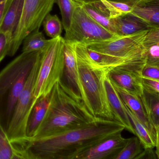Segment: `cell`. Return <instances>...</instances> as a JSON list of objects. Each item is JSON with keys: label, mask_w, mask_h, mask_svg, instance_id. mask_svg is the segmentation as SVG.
<instances>
[{"label": "cell", "mask_w": 159, "mask_h": 159, "mask_svg": "<svg viewBox=\"0 0 159 159\" xmlns=\"http://www.w3.org/2000/svg\"><path fill=\"white\" fill-rule=\"evenodd\" d=\"M124 129L125 127L116 120L98 118L60 134L30 140L23 148L27 159H76L106 138Z\"/></svg>", "instance_id": "6da1fadb"}, {"label": "cell", "mask_w": 159, "mask_h": 159, "mask_svg": "<svg viewBox=\"0 0 159 159\" xmlns=\"http://www.w3.org/2000/svg\"><path fill=\"white\" fill-rule=\"evenodd\" d=\"M97 119L90 112L81 96L61 79L51 91L45 116L30 140L60 134L88 125Z\"/></svg>", "instance_id": "7a4b0ae2"}, {"label": "cell", "mask_w": 159, "mask_h": 159, "mask_svg": "<svg viewBox=\"0 0 159 159\" xmlns=\"http://www.w3.org/2000/svg\"><path fill=\"white\" fill-rule=\"evenodd\" d=\"M42 52L21 53L0 72V124L6 132L18 99Z\"/></svg>", "instance_id": "3957f363"}, {"label": "cell", "mask_w": 159, "mask_h": 159, "mask_svg": "<svg viewBox=\"0 0 159 159\" xmlns=\"http://www.w3.org/2000/svg\"><path fill=\"white\" fill-rule=\"evenodd\" d=\"M76 58L80 94L86 106L95 118L115 120L104 81L109 72L93 67L76 55Z\"/></svg>", "instance_id": "277c9868"}, {"label": "cell", "mask_w": 159, "mask_h": 159, "mask_svg": "<svg viewBox=\"0 0 159 159\" xmlns=\"http://www.w3.org/2000/svg\"><path fill=\"white\" fill-rule=\"evenodd\" d=\"M42 55V53L36 61L18 99L6 131L9 141L14 145L21 148L29 141L26 133L27 123L32 109L36 102L34 97V87Z\"/></svg>", "instance_id": "5b68a950"}, {"label": "cell", "mask_w": 159, "mask_h": 159, "mask_svg": "<svg viewBox=\"0 0 159 159\" xmlns=\"http://www.w3.org/2000/svg\"><path fill=\"white\" fill-rule=\"evenodd\" d=\"M65 39L61 36L51 38L42 53L41 63L34 89L35 101L49 95L55 84L64 75L63 46Z\"/></svg>", "instance_id": "8992f818"}, {"label": "cell", "mask_w": 159, "mask_h": 159, "mask_svg": "<svg viewBox=\"0 0 159 159\" xmlns=\"http://www.w3.org/2000/svg\"><path fill=\"white\" fill-rule=\"evenodd\" d=\"M57 0H24L23 11L17 28L12 36L7 56L16 53L24 38L40 29L44 19L53 9Z\"/></svg>", "instance_id": "52a82bcc"}, {"label": "cell", "mask_w": 159, "mask_h": 159, "mask_svg": "<svg viewBox=\"0 0 159 159\" xmlns=\"http://www.w3.org/2000/svg\"><path fill=\"white\" fill-rule=\"evenodd\" d=\"M119 36L111 32L91 17L80 6L75 12L65 41L85 43L113 39Z\"/></svg>", "instance_id": "ba28073f"}, {"label": "cell", "mask_w": 159, "mask_h": 159, "mask_svg": "<svg viewBox=\"0 0 159 159\" xmlns=\"http://www.w3.org/2000/svg\"><path fill=\"white\" fill-rule=\"evenodd\" d=\"M149 30L126 36H117L109 40L83 44L92 50L122 58L125 63L143 49V42Z\"/></svg>", "instance_id": "9c48e42d"}, {"label": "cell", "mask_w": 159, "mask_h": 159, "mask_svg": "<svg viewBox=\"0 0 159 159\" xmlns=\"http://www.w3.org/2000/svg\"><path fill=\"white\" fill-rule=\"evenodd\" d=\"M121 133L113 134L79 155L76 159H114L128 141Z\"/></svg>", "instance_id": "30bf717a"}, {"label": "cell", "mask_w": 159, "mask_h": 159, "mask_svg": "<svg viewBox=\"0 0 159 159\" xmlns=\"http://www.w3.org/2000/svg\"><path fill=\"white\" fill-rule=\"evenodd\" d=\"M108 72L106 74L104 81L108 102L115 120L120 122L125 127V129L135 135V131L126 111L125 104L110 79Z\"/></svg>", "instance_id": "8fae6325"}, {"label": "cell", "mask_w": 159, "mask_h": 159, "mask_svg": "<svg viewBox=\"0 0 159 159\" xmlns=\"http://www.w3.org/2000/svg\"><path fill=\"white\" fill-rule=\"evenodd\" d=\"M108 75L113 84L124 90L141 97L143 87L140 74L120 67L109 71Z\"/></svg>", "instance_id": "7c38bea8"}, {"label": "cell", "mask_w": 159, "mask_h": 159, "mask_svg": "<svg viewBox=\"0 0 159 159\" xmlns=\"http://www.w3.org/2000/svg\"><path fill=\"white\" fill-rule=\"evenodd\" d=\"M113 85L117 91L124 103L146 128L151 134L156 144L157 143V134L156 131L150 123L141 97L132 94L114 84Z\"/></svg>", "instance_id": "4fadbf2b"}, {"label": "cell", "mask_w": 159, "mask_h": 159, "mask_svg": "<svg viewBox=\"0 0 159 159\" xmlns=\"http://www.w3.org/2000/svg\"><path fill=\"white\" fill-rule=\"evenodd\" d=\"M130 14L145 22L150 28L159 27V0H134Z\"/></svg>", "instance_id": "5bb4252c"}, {"label": "cell", "mask_w": 159, "mask_h": 159, "mask_svg": "<svg viewBox=\"0 0 159 159\" xmlns=\"http://www.w3.org/2000/svg\"><path fill=\"white\" fill-rule=\"evenodd\" d=\"M63 54L64 81L72 90L80 95L78 86L77 60L73 46L70 42L65 40L64 41Z\"/></svg>", "instance_id": "9a60e30c"}, {"label": "cell", "mask_w": 159, "mask_h": 159, "mask_svg": "<svg viewBox=\"0 0 159 159\" xmlns=\"http://www.w3.org/2000/svg\"><path fill=\"white\" fill-rule=\"evenodd\" d=\"M113 19L116 34L126 36L151 28L142 20L131 14L117 17Z\"/></svg>", "instance_id": "2e32d148"}, {"label": "cell", "mask_w": 159, "mask_h": 159, "mask_svg": "<svg viewBox=\"0 0 159 159\" xmlns=\"http://www.w3.org/2000/svg\"><path fill=\"white\" fill-rule=\"evenodd\" d=\"M24 3V0H10L0 24V32L13 36L20 21Z\"/></svg>", "instance_id": "e0dca14e"}, {"label": "cell", "mask_w": 159, "mask_h": 159, "mask_svg": "<svg viewBox=\"0 0 159 159\" xmlns=\"http://www.w3.org/2000/svg\"><path fill=\"white\" fill-rule=\"evenodd\" d=\"M49 97L50 94L40 97L36 101L32 109L26 129L29 141L34 137L45 116L49 104Z\"/></svg>", "instance_id": "ac0fdd59"}, {"label": "cell", "mask_w": 159, "mask_h": 159, "mask_svg": "<svg viewBox=\"0 0 159 159\" xmlns=\"http://www.w3.org/2000/svg\"><path fill=\"white\" fill-rule=\"evenodd\" d=\"M134 0H101L90 3L104 13L110 19L130 14L132 11Z\"/></svg>", "instance_id": "d6986e66"}, {"label": "cell", "mask_w": 159, "mask_h": 159, "mask_svg": "<svg viewBox=\"0 0 159 159\" xmlns=\"http://www.w3.org/2000/svg\"><path fill=\"white\" fill-rule=\"evenodd\" d=\"M141 98L150 123L157 134L159 128V95L143 87Z\"/></svg>", "instance_id": "ffe728a7"}, {"label": "cell", "mask_w": 159, "mask_h": 159, "mask_svg": "<svg viewBox=\"0 0 159 159\" xmlns=\"http://www.w3.org/2000/svg\"><path fill=\"white\" fill-rule=\"evenodd\" d=\"M0 159H27L24 149L14 145L9 141L1 124Z\"/></svg>", "instance_id": "44dd1931"}, {"label": "cell", "mask_w": 159, "mask_h": 159, "mask_svg": "<svg viewBox=\"0 0 159 159\" xmlns=\"http://www.w3.org/2000/svg\"><path fill=\"white\" fill-rule=\"evenodd\" d=\"M51 39H46L43 34L39 29L34 30L28 35L22 42V53L43 52L47 48Z\"/></svg>", "instance_id": "7402d4cb"}, {"label": "cell", "mask_w": 159, "mask_h": 159, "mask_svg": "<svg viewBox=\"0 0 159 159\" xmlns=\"http://www.w3.org/2000/svg\"><path fill=\"white\" fill-rule=\"evenodd\" d=\"M125 105L126 111L134 129L135 135L139 138L144 148H155L156 146V143L149 132L128 106L125 104Z\"/></svg>", "instance_id": "603a6c76"}, {"label": "cell", "mask_w": 159, "mask_h": 159, "mask_svg": "<svg viewBox=\"0 0 159 159\" xmlns=\"http://www.w3.org/2000/svg\"><path fill=\"white\" fill-rule=\"evenodd\" d=\"M81 6L87 12V14L97 23L111 32L116 34L113 19H110L105 13L91 3L85 4Z\"/></svg>", "instance_id": "cb8c5ba5"}, {"label": "cell", "mask_w": 159, "mask_h": 159, "mask_svg": "<svg viewBox=\"0 0 159 159\" xmlns=\"http://www.w3.org/2000/svg\"><path fill=\"white\" fill-rule=\"evenodd\" d=\"M144 148L137 136L128 138L125 146L114 159H137Z\"/></svg>", "instance_id": "d4e9b609"}, {"label": "cell", "mask_w": 159, "mask_h": 159, "mask_svg": "<svg viewBox=\"0 0 159 159\" xmlns=\"http://www.w3.org/2000/svg\"><path fill=\"white\" fill-rule=\"evenodd\" d=\"M62 16V22L65 32L68 31L75 12L77 7L80 6L73 0H57Z\"/></svg>", "instance_id": "484cf974"}, {"label": "cell", "mask_w": 159, "mask_h": 159, "mask_svg": "<svg viewBox=\"0 0 159 159\" xmlns=\"http://www.w3.org/2000/svg\"><path fill=\"white\" fill-rule=\"evenodd\" d=\"M43 24L45 32L48 36L51 38L61 36L63 25L57 15L48 14L44 19Z\"/></svg>", "instance_id": "4316f807"}, {"label": "cell", "mask_w": 159, "mask_h": 159, "mask_svg": "<svg viewBox=\"0 0 159 159\" xmlns=\"http://www.w3.org/2000/svg\"><path fill=\"white\" fill-rule=\"evenodd\" d=\"M146 65L159 68V43L146 48Z\"/></svg>", "instance_id": "83f0119b"}, {"label": "cell", "mask_w": 159, "mask_h": 159, "mask_svg": "<svg viewBox=\"0 0 159 159\" xmlns=\"http://www.w3.org/2000/svg\"><path fill=\"white\" fill-rule=\"evenodd\" d=\"M12 39V35L0 32V63L8 55Z\"/></svg>", "instance_id": "f1b7e54d"}, {"label": "cell", "mask_w": 159, "mask_h": 159, "mask_svg": "<svg viewBox=\"0 0 159 159\" xmlns=\"http://www.w3.org/2000/svg\"><path fill=\"white\" fill-rule=\"evenodd\" d=\"M159 43V27L153 28L148 30L143 44L146 48Z\"/></svg>", "instance_id": "f546056e"}, {"label": "cell", "mask_w": 159, "mask_h": 159, "mask_svg": "<svg viewBox=\"0 0 159 159\" xmlns=\"http://www.w3.org/2000/svg\"><path fill=\"white\" fill-rule=\"evenodd\" d=\"M143 77L159 80V68L146 64L140 72Z\"/></svg>", "instance_id": "4dcf8cb0"}, {"label": "cell", "mask_w": 159, "mask_h": 159, "mask_svg": "<svg viewBox=\"0 0 159 159\" xmlns=\"http://www.w3.org/2000/svg\"><path fill=\"white\" fill-rule=\"evenodd\" d=\"M143 87L159 95V80L141 77Z\"/></svg>", "instance_id": "1f68e13d"}, {"label": "cell", "mask_w": 159, "mask_h": 159, "mask_svg": "<svg viewBox=\"0 0 159 159\" xmlns=\"http://www.w3.org/2000/svg\"><path fill=\"white\" fill-rule=\"evenodd\" d=\"M156 158H157V157L156 151H154V148H144L137 159Z\"/></svg>", "instance_id": "d6a6232c"}, {"label": "cell", "mask_w": 159, "mask_h": 159, "mask_svg": "<svg viewBox=\"0 0 159 159\" xmlns=\"http://www.w3.org/2000/svg\"><path fill=\"white\" fill-rule=\"evenodd\" d=\"M10 1V0H5L0 3V24L2 20L4 15Z\"/></svg>", "instance_id": "836d02e7"}, {"label": "cell", "mask_w": 159, "mask_h": 159, "mask_svg": "<svg viewBox=\"0 0 159 159\" xmlns=\"http://www.w3.org/2000/svg\"><path fill=\"white\" fill-rule=\"evenodd\" d=\"M80 5L81 6L85 4L90 3L94 2H98L101 0H73Z\"/></svg>", "instance_id": "e575fe53"}, {"label": "cell", "mask_w": 159, "mask_h": 159, "mask_svg": "<svg viewBox=\"0 0 159 159\" xmlns=\"http://www.w3.org/2000/svg\"><path fill=\"white\" fill-rule=\"evenodd\" d=\"M156 152L157 158L159 159V128L157 134V143H156Z\"/></svg>", "instance_id": "d590c367"}, {"label": "cell", "mask_w": 159, "mask_h": 159, "mask_svg": "<svg viewBox=\"0 0 159 159\" xmlns=\"http://www.w3.org/2000/svg\"><path fill=\"white\" fill-rule=\"evenodd\" d=\"M5 1V0H0V3L2 2H4V1Z\"/></svg>", "instance_id": "8d00e7d4"}]
</instances>
